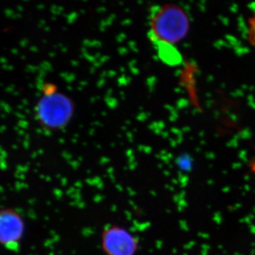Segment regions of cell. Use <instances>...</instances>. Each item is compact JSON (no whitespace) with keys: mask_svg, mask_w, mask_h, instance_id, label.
I'll use <instances>...</instances> for the list:
<instances>
[{"mask_svg":"<svg viewBox=\"0 0 255 255\" xmlns=\"http://www.w3.org/2000/svg\"><path fill=\"white\" fill-rule=\"evenodd\" d=\"M190 28V18L180 5L169 3L152 8L147 36L164 63H180L182 56L177 46L187 36Z\"/></svg>","mask_w":255,"mask_h":255,"instance_id":"cell-1","label":"cell"},{"mask_svg":"<svg viewBox=\"0 0 255 255\" xmlns=\"http://www.w3.org/2000/svg\"><path fill=\"white\" fill-rule=\"evenodd\" d=\"M36 114L40 123L50 129L60 128L66 125L73 114V102L62 94H45L36 106Z\"/></svg>","mask_w":255,"mask_h":255,"instance_id":"cell-2","label":"cell"},{"mask_svg":"<svg viewBox=\"0 0 255 255\" xmlns=\"http://www.w3.org/2000/svg\"><path fill=\"white\" fill-rule=\"evenodd\" d=\"M138 245L137 238L122 226H109L102 232V248L107 255H135Z\"/></svg>","mask_w":255,"mask_h":255,"instance_id":"cell-3","label":"cell"},{"mask_svg":"<svg viewBox=\"0 0 255 255\" xmlns=\"http://www.w3.org/2000/svg\"><path fill=\"white\" fill-rule=\"evenodd\" d=\"M25 231V223L16 210L5 209L0 214V242L6 249L16 251Z\"/></svg>","mask_w":255,"mask_h":255,"instance_id":"cell-4","label":"cell"},{"mask_svg":"<svg viewBox=\"0 0 255 255\" xmlns=\"http://www.w3.org/2000/svg\"><path fill=\"white\" fill-rule=\"evenodd\" d=\"M247 38L251 46L255 50V11L248 18Z\"/></svg>","mask_w":255,"mask_h":255,"instance_id":"cell-5","label":"cell"}]
</instances>
